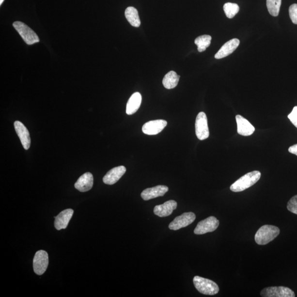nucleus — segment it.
Returning a JSON list of instances; mask_svg holds the SVG:
<instances>
[{
	"label": "nucleus",
	"mask_w": 297,
	"mask_h": 297,
	"mask_svg": "<svg viewBox=\"0 0 297 297\" xmlns=\"http://www.w3.org/2000/svg\"><path fill=\"white\" fill-rule=\"evenodd\" d=\"M3 1H4V0H0V5H2Z\"/></svg>",
	"instance_id": "c85d7f7f"
},
{
	"label": "nucleus",
	"mask_w": 297,
	"mask_h": 297,
	"mask_svg": "<svg viewBox=\"0 0 297 297\" xmlns=\"http://www.w3.org/2000/svg\"><path fill=\"white\" fill-rule=\"evenodd\" d=\"M288 152L297 156V144L290 146L288 149Z\"/></svg>",
	"instance_id": "cd10ccee"
},
{
	"label": "nucleus",
	"mask_w": 297,
	"mask_h": 297,
	"mask_svg": "<svg viewBox=\"0 0 297 297\" xmlns=\"http://www.w3.org/2000/svg\"><path fill=\"white\" fill-rule=\"evenodd\" d=\"M13 26L27 44L32 45L39 42L37 34L26 24L17 21L13 23Z\"/></svg>",
	"instance_id": "20e7f679"
},
{
	"label": "nucleus",
	"mask_w": 297,
	"mask_h": 297,
	"mask_svg": "<svg viewBox=\"0 0 297 297\" xmlns=\"http://www.w3.org/2000/svg\"><path fill=\"white\" fill-rule=\"evenodd\" d=\"M279 228L272 225H264L256 232L255 241L259 245H266L278 237L280 234Z\"/></svg>",
	"instance_id": "f03ea898"
},
{
	"label": "nucleus",
	"mask_w": 297,
	"mask_h": 297,
	"mask_svg": "<svg viewBox=\"0 0 297 297\" xmlns=\"http://www.w3.org/2000/svg\"><path fill=\"white\" fill-rule=\"evenodd\" d=\"M167 124L163 120L150 121L143 125L142 131L147 135H156L165 128Z\"/></svg>",
	"instance_id": "9d476101"
},
{
	"label": "nucleus",
	"mask_w": 297,
	"mask_h": 297,
	"mask_svg": "<svg viewBox=\"0 0 297 297\" xmlns=\"http://www.w3.org/2000/svg\"><path fill=\"white\" fill-rule=\"evenodd\" d=\"M260 295L264 297H295V292L290 288L283 286L269 287L263 289Z\"/></svg>",
	"instance_id": "0eeeda50"
},
{
	"label": "nucleus",
	"mask_w": 297,
	"mask_h": 297,
	"mask_svg": "<svg viewBox=\"0 0 297 297\" xmlns=\"http://www.w3.org/2000/svg\"><path fill=\"white\" fill-rule=\"evenodd\" d=\"M16 133L21 140L24 149L28 150L30 148L31 140L30 134L28 130L21 122L16 121L14 123Z\"/></svg>",
	"instance_id": "9b49d317"
},
{
	"label": "nucleus",
	"mask_w": 297,
	"mask_h": 297,
	"mask_svg": "<svg viewBox=\"0 0 297 297\" xmlns=\"http://www.w3.org/2000/svg\"><path fill=\"white\" fill-rule=\"evenodd\" d=\"M289 14L293 23L297 24V4L294 3L289 8Z\"/></svg>",
	"instance_id": "a878e982"
},
{
	"label": "nucleus",
	"mask_w": 297,
	"mask_h": 297,
	"mask_svg": "<svg viewBox=\"0 0 297 297\" xmlns=\"http://www.w3.org/2000/svg\"><path fill=\"white\" fill-rule=\"evenodd\" d=\"M125 16L128 22L134 27H139L141 26V20L138 12L133 7H128L125 11Z\"/></svg>",
	"instance_id": "aec40b11"
},
{
	"label": "nucleus",
	"mask_w": 297,
	"mask_h": 297,
	"mask_svg": "<svg viewBox=\"0 0 297 297\" xmlns=\"http://www.w3.org/2000/svg\"><path fill=\"white\" fill-rule=\"evenodd\" d=\"M287 207L290 212L297 215V195L291 198L288 202Z\"/></svg>",
	"instance_id": "393cba45"
},
{
	"label": "nucleus",
	"mask_w": 297,
	"mask_h": 297,
	"mask_svg": "<svg viewBox=\"0 0 297 297\" xmlns=\"http://www.w3.org/2000/svg\"><path fill=\"white\" fill-rule=\"evenodd\" d=\"M48 265V256L47 251L39 250L36 252L33 259V268L35 273L42 275L47 270Z\"/></svg>",
	"instance_id": "6e6552de"
},
{
	"label": "nucleus",
	"mask_w": 297,
	"mask_h": 297,
	"mask_svg": "<svg viewBox=\"0 0 297 297\" xmlns=\"http://www.w3.org/2000/svg\"><path fill=\"white\" fill-rule=\"evenodd\" d=\"M126 172V168L124 166L116 167L109 170L103 178V182L106 185L115 184L123 176Z\"/></svg>",
	"instance_id": "ddd939ff"
},
{
	"label": "nucleus",
	"mask_w": 297,
	"mask_h": 297,
	"mask_svg": "<svg viewBox=\"0 0 297 297\" xmlns=\"http://www.w3.org/2000/svg\"><path fill=\"white\" fill-rule=\"evenodd\" d=\"M176 201L171 200L166 202L163 204L156 205L154 207V213L158 217L164 218L172 214L173 210L177 208Z\"/></svg>",
	"instance_id": "2eb2a0df"
},
{
	"label": "nucleus",
	"mask_w": 297,
	"mask_h": 297,
	"mask_svg": "<svg viewBox=\"0 0 297 297\" xmlns=\"http://www.w3.org/2000/svg\"><path fill=\"white\" fill-rule=\"evenodd\" d=\"M195 133L198 139L203 141L209 137V129L207 125V119L204 112L198 113L195 120Z\"/></svg>",
	"instance_id": "39448f33"
},
{
	"label": "nucleus",
	"mask_w": 297,
	"mask_h": 297,
	"mask_svg": "<svg viewBox=\"0 0 297 297\" xmlns=\"http://www.w3.org/2000/svg\"><path fill=\"white\" fill-rule=\"evenodd\" d=\"M94 178L93 174L90 172L84 173L76 182L75 188L81 192H87L92 188Z\"/></svg>",
	"instance_id": "a211bd4d"
},
{
	"label": "nucleus",
	"mask_w": 297,
	"mask_h": 297,
	"mask_svg": "<svg viewBox=\"0 0 297 297\" xmlns=\"http://www.w3.org/2000/svg\"><path fill=\"white\" fill-rule=\"evenodd\" d=\"M74 211L71 209L64 210L55 217V227L56 230H61L66 229L70 222Z\"/></svg>",
	"instance_id": "dca6fc26"
},
{
	"label": "nucleus",
	"mask_w": 297,
	"mask_h": 297,
	"mask_svg": "<svg viewBox=\"0 0 297 297\" xmlns=\"http://www.w3.org/2000/svg\"><path fill=\"white\" fill-rule=\"evenodd\" d=\"M219 226L218 219L214 217H210L198 223L194 233L195 234H204L212 233L218 229Z\"/></svg>",
	"instance_id": "423d86ee"
},
{
	"label": "nucleus",
	"mask_w": 297,
	"mask_h": 297,
	"mask_svg": "<svg viewBox=\"0 0 297 297\" xmlns=\"http://www.w3.org/2000/svg\"><path fill=\"white\" fill-rule=\"evenodd\" d=\"M211 36L209 35H203L195 40V44L198 47L199 52H202L206 50V48L210 46L211 41Z\"/></svg>",
	"instance_id": "4be33fe9"
},
{
	"label": "nucleus",
	"mask_w": 297,
	"mask_h": 297,
	"mask_svg": "<svg viewBox=\"0 0 297 297\" xmlns=\"http://www.w3.org/2000/svg\"><path fill=\"white\" fill-rule=\"evenodd\" d=\"M288 118L297 128V107L293 109L292 111L288 115Z\"/></svg>",
	"instance_id": "bb28decb"
},
{
	"label": "nucleus",
	"mask_w": 297,
	"mask_h": 297,
	"mask_svg": "<svg viewBox=\"0 0 297 297\" xmlns=\"http://www.w3.org/2000/svg\"><path fill=\"white\" fill-rule=\"evenodd\" d=\"M193 283L197 290L202 294L215 295L218 294L219 287L217 283L209 279L196 276L193 279Z\"/></svg>",
	"instance_id": "7ed1b4c3"
},
{
	"label": "nucleus",
	"mask_w": 297,
	"mask_h": 297,
	"mask_svg": "<svg viewBox=\"0 0 297 297\" xmlns=\"http://www.w3.org/2000/svg\"><path fill=\"white\" fill-rule=\"evenodd\" d=\"M239 40L238 39L234 38L230 40V41L223 45L220 49L216 54L215 58L221 59L226 58L235 51L239 46Z\"/></svg>",
	"instance_id": "f3484780"
},
{
	"label": "nucleus",
	"mask_w": 297,
	"mask_h": 297,
	"mask_svg": "<svg viewBox=\"0 0 297 297\" xmlns=\"http://www.w3.org/2000/svg\"><path fill=\"white\" fill-rule=\"evenodd\" d=\"M196 218V216L192 212L185 213L175 218L170 223L169 229L172 230H178L192 223Z\"/></svg>",
	"instance_id": "1a4fd4ad"
},
{
	"label": "nucleus",
	"mask_w": 297,
	"mask_h": 297,
	"mask_svg": "<svg viewBox=\"0 0 297 297\" xmlns=\"http://www.w3.org/2000/svg\"><path fill=\"white\" fill-rule=\"evenodd\" d=\"M282 0H266V6L270 14L277 17L279 14Z\"/></svg>",
	"instance_id": "5701e85b"
},
{
	"label": "nucleus",
	"mask_w": 297,
	"mask_h": 297,
	"mask_svg": "<svg viewBox=\"0 0 297 297\" xmlns=\"http://www.w3.org/2000/svg\"><path fill=\"white\" fill-rule=\"evenodd\" d=\"M261 177V173L258 171H254L248 173L236 181L230 187V189L234 192H240L250 188L254 185Z\"/></svg>",
	"instance_id": "f257e3e1"
},
{
	"label": "nucleus",
	"mask_w": 297,
	"mask_h": 297,
	"mask_svg": "<svg viewBox=\"0 0 297 297\" xmlns=\"http://www.w3.org/2000/svg\"><path fill=\"white\" fill-rule=\"evenodd\" d=\"M235 119L237 124V132L240 135L250 136L254 133L255 131L254 126L245 118L238 115L235 116Z\"/></svg>",
	"instance_id": "4468645a"
},
{
	"label": "nucleus",
	"mask_w": 297,
	"mask_h": 297,
	"mask_svg": "<svg viewBox=\"0 0 297 297\" xmlns=\"http://www.w3.org/2000/svg\"><path fill=\"white\" fill-rule=\"evenodd\" d=\"M180 76L177 75V73L174 71H170L165 76L162 84L165 88L168 89H172L176 87L179 80H180Z\"/></svg>",
	"instance_id": "412c9836"
},
{
	"label": "nucleus",
	"mask_w": 297,
	"mask_h": 297,
	"mask_svg": "<svg viewBox=\"0 0 297 297\" xmlns=\"http://www.w3.org/2000/svg\"><path fill=\"white\" fill-rule=\"evenodd\" d=\"M141 103V95L140 93L136 92L130 97L126 107V113L131 115L135 113L140 109Z\"/></svg>",
	"instance_id": "6ab92c4d"
},
{
	"label": "nucleus",
	"mask_w": 297,
	"mask_h": 297,
	"mask_svg": "<svg viewBox=\"0 0 297 297\" xmlns=\"http://www.w3.org/2000/svg\"><path fill=\"white\" fill-rule=\"evenodd\" d=\"M168 190V187L163 185L157 186L144 190L141 193V197L144 201H149L150 199L164 196Z\"/></svg>",
	"instance_id": "f8f14e48"
},
{
	"label": "nucleus",
	"mask_w": 297,
	"mask_h": 297,
	"mask_svg": "<svg viewBox=\"0 0 297 297\" xmlns=\"http://www.w3.org/2000/svg\"><path fill=\"white\" fill-rule=\"evenodd\" d=\"M223 10H224L227 17L231 19L238 13L239 7L237 4L227 2L223 6Z\"/></svg>",
	"instance_id": "b1692460"
}]
</instances>
